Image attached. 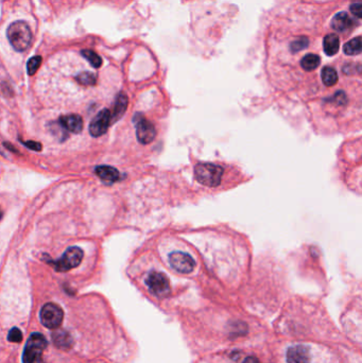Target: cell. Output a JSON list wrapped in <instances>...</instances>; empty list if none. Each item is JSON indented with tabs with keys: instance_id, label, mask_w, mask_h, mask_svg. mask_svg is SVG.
<instances>
[{
	"instance_id": "6da1fadb",
	"label": "cell",
	"mask_w": 362,
	"mask_h": 363,
	"mask_svg": "<svg viewBox=\"0 0 362 363\" xmlns=\"http://www.w3.org/2000/svg\"><path fill=\"white\" fill-rule=\"evenodd\" d=\"M6 36L13 48L19 52L29 49L33 38L32 31L23 20L12 22L6 30Z\"/></svg>"
},
{
	"instance_id": "7a4b0ae2",
	"label": "cell",
	"mask_w": 362,
	"mask_h": 363,
	"mask_svg": "<svg viewBox=\"0 0 362 363\" xmlns=\"http://www.w3.org/2000/svg\"><path fill=\"white\" fill-rule=\"evenodd\" d=\"M224 170L219 165L215 164H199L195 166L194 175L199 183L207 187H217L223 178Z\"/></svg>"
},
{
	"instance_id": "3957f363",
	"label": "cell",
	"mask_w": 362,
	"mask_h": 363,
	"mask_svg": "<svg viewBox=\"0 0 362 363\" xmlns=\"http://www.w3.org/2000/svg\"><path fill=\"white\" fill-rule=\"evenodd\" d=\"M47 345H48V342L42 334L35 333L31 335L26 343L25 350H23V363H36L46 350Z\"/></svg>"
},
{
	"instance_id": "277c9868",
	"label": "cell",
	"mask_w": 362,
	"mask_h": 363,
	"mask_svg": "<svg viewBox=\"0 0 362 363\" xmlns=\"http://www.w3.org/2000/svg\"><path fill=\"white\" fill-rule=\"evenodd\" d=\"M316 355L311 345L294 344L288 347L285 361L286 363H316Z\"/></svg>"
},
{
	"instance_id": "5b68a950",
	"label": "cell",
	"mask_w": 362,
	"mask_h": 363,
	"mask_svg": "<svg viewBox=\"0 0 362 363\" xmlns=\"http://www.w3.org/2000/svg\"><path fill=\"white\" fill-rule=\"evenodd\" d=\"M84 253L80 248L72 247L68 248L62 257L56 262H50L54 269L58 272H67L72 269H75L81 264Z\"/></svg>"
},
{
	"instance_id": "8992f818",
	"label": "cell",
	"mask_w": 362,
	"mask_h": 363,
	"mask_svg": "<svg viewBox=\"0 0 362 363\" xmlns=\"http://www.w3.org/2000/svg\"><path fill=\"white\" fill-rule=\"evenodd\" d=\"M145 282L149 291L157 297H166L171 291L169 279L162 272H150L146 277Z\"/></svg>"
},
{
	"instance_id": "52a82bcc",
	"label": "cell",
	"mask_w": 362,
	"mask_h": 363,
	"mask_svg": "<svg viewBox=\"0 0 362 363\" xmlns=\"http://www.w3.org/2000/svg\"><path fill=\"white\" fill-rule=\"evenodd\" d=\"M39 318L43 323V325L49 329H57L61 326L63 319H64V313L60 306L48 303L43 306L39 313Z\"/></svg>"
},
{
	"instance_id": "ba28073f",
	"label": "cell",
	"mask_w": 362,
	"mask_h": 363,
	"mask_svg": "<svg viewBox=\"0 0 362 363\" xmlns=\"http://www.w3.org/2000/svg\"><path fill=\"white\" fill-rule=\"evenodd\" d=\"M134 121L136 124V136L139 143L143 145L152 143L156 136V130L153 123L139 114L134 118Z\"/></svg>"
},
{
	"instance_id": "9c48e42d",
	"label": "cell",
	"mask_w": 362,
	"mask_h": 363,
	"mask_svg": "<svg viewBox=\"0 0 362 363\" xmlns=\"http://www.w3.org/2000/svg\"><path fill=\"white\" fill-rule=\"evenodd\" d=\"M169 264L177 272L182 274H189L195 267L194 259L184 252H175L169 255Z\"/></svg>"
},
{
	"instance_id": "30bf717a",
	"label": "cell",
	"mask_w": 362,
	"mask_h": 363,
	"mask_svg": "<svg viewBox=\"0 0 362 363\" xmlns=\"http://www.w3.org/2000/svg\"><path fill=\"white\" fill-rule=\"evenodd\" d=\"M112 123V115L108 109H102L90 124V133L93 137H99L106 133Z\"/></svg>"
},
{
	"instance_id": "8fae6325",
	"label": "cell",
	"mask_w": 362,
	"mask_h": 363,
	"mask_svg": "<svg viewBox=\"0 0 362 363\" xmlns=\"http://www.w3.org/2000/svg\"><path fill=\"white\" fill-rule=\"evenodd\" d=\"M59 123L63 128L72 133H80L83 129V120L81 116L73 114L62 116L59 119Z\"/></svg>"
},
{
	"instance_id": "7c38bea8",
	"label": "cell",
	"mask_w": 362,
	"mask_h": 363,
	"mask_svg": "<svg viewBox=\"0 0 362 363\" xmlns=\"http://www.w3.org/2000/svg\"><path fill=\"white\" fill-rule=\"evenodd\" d=\"M355 25V19L351 17L346 12H340L335 15L332 20V27L337 32H345Z\"/></svg>"
},
{
	"instance_id": "4fadbf2b",
	"label": "cell",
	"mask_w": 362,
	"mask_h": 363,
	"mask_svg": "<svg viewBox=\"0 0 362 363\" xmlns=\"http://www.w3.org/2000/svg\"><path fill=\"white\" fill-rule=\"evenodd\" d=\"M128 104H129L128 96L123 92H120L116 98L113 112L111 113L112 122L117 121L118 119H120V118L123 116V114L125 113V110H127Z\"/></svg>"
},
{
	"instance_id": "5bb4252c",
	"label": "cell",
	"mask_w": 362,
	"mask_h": 363,
	"mask_svg": "<svg viewBox=\"0 0 362 363\" xmlns=\"http://www.w3.org/2000/svg\"><path fill=\"white\" fill-rule=\"evenodd\" d=\"M95 172L102 181L109 182V183H114L120 179L119 171L111 166H98Z\"/></svg>"
},
{
	"instance_id": "9a60e30c",
	"label": "cell",
	"mask_w": 362,
	"mask_h": 363,
	"mask_svg": "<svg viewBox=\"0 0 362 363\" xmlns=\"http://www.w3.org/2000/svg\"><path fill=\"white\" fill-rule=\"evenodd\" d=\"M52 340L54 345H56L58 349L62 350H68L73 345V339L67 331L65 330H57L52 334Z\"/></svg>"
},
{
	"instance_id": "2e32d148",
	"label": "cell",
	"mask_w": 362,
	"mask_h": 363,
	"mask_svg": "<svg viewBox=\"0 0 362 363\" xmlns=\"http://www.w3.org/2000/svg\"><path fill=\"white\" fill-rule=\"evenodd\" d=\"M339 47H340V39L337 34L330 33L324 37L323 49L328 57H334L335 54H337L338 50H339Z\"/></svg>"
},
{
	"instance_id": "e0dca14e",
	"label": "cell",
	"mask_w": 362,
	"mask_h": 363,
	"mask_svg": "<svg viewBox=\"0 0 362 363\" xmlns=\"http://www.w3.org/2000/svg\"><path fill=\"white\" fill-rule=\"evenodd\" d=\"M321 64V58L318 54L308 53L304 55L301 60V67L305 72H313L316 70Z\"/></svg>"
},
{
	"instance_id": "ac0fdd59",
	"label": "cell",
	"mask_w": 362,
	"mask_h": 363,
	"mask_svg": "<svg viewBox=\"0 0 362 363\" xmlns=\"http://www.w3.org/2000/svg\"><path fill=\"white\" fill-rule=\"evenodd\" d=\"M321 79L326 86L332 88V86L336 85L338 82L337 70L330 66H325L321 72Z\"/></svg>"
},
{
	"instance_id": "d6986e66",
	"label": "cell",
	"mask_w": 362,
	"mask_h": 363,
	"mask_svg": "<svg viewBox=\"0 0 362 363\" xmlns=\"http://www.w3.org/2000/svg\"><path fill=\"white\" fill-rule=\"evenodd\" d=\"M76 81L78 84L81 86H85V88H90V86H95L97 83V76L91 73V72H81L79 73L76 77Z\"/></svg>"
},
{
	"instance_id": "ffe728a7",
	"label": "cell",
	"mask_w": 362,
	"mask_h": 363,
	"mask_svg": "<svg viewBox=\"0 0 362 363\" xmlns=\"http://www.w3.org/2000/svg\"><path fill=\"white\" fill-rule=\"evenodd\" d=\"M344 53L348 55H357L361 52V38L360 36H357L352 41L346 43L343 46Z\"/></svg>"
},
{
	"instance_id": "44dd1931",
	"label": "cell",
	"mask_w": 362,
	"mask_h": 363,
	"mask_svg": "<svg viewBox=\"0 0 362 363\" xmlns=\"http://www.w3.org/2000/svg\"><path fill=\"white\" fill-rule=\"evenodd\" d=\"M81 54L93 68H100L102 66V59L95 51L90 49H83L81 51Z\"/></svg>"
},
{
	"instance_id": "7402d4cb",
	"label": "cell",
	"mask_w": 362,
	"mask_h": 363,
	"mask_svg": "<svg viewBox=\"0 0 362 363\" xmlns=\"http://www.w3.org/2000/svg\"><path fill=\"white\" fill-rule=\"evenodd\" d=\"M42 64V58L41 57H33L31 58L27 64V70L29 76H33L36 72L38 67Z\"/></svg>"
},
{
	"instance_id": "603a6c76",
	"label": "cell",
	"mask_w": 362,
	"mask_h": 363,
	"mask_svg": "<svg viewBox=\"0 0 362 363\" xmlns=\"http://www.w3.org/2000/svg\"><path fill=\"white\" fill-rule=\"evenodd\" d=\"M7 340L13 343H19L22 340V333L19 328H12L7 336Z\"/></svg>"
},
{
	"instance_id": "cb8c5ba5",
	"label": "cell",
	"mask_w": 362,
	"mask_h": 363,
	"mask_svg": "<svg viewBox=\"0 0 362 363\" xmlns=\"http://www.w3.org/2000/svg\"><path fill=\"white\" fill-rule=\"evenodd\" d=\"M361 9H362V5H361L360 0H357L356 2H354L351 5V12L353 13L354 16L357 17V18H361V16H362Z\"/></svg>"
},
{
	"instance_id": "d4e9b609",
	"label": "cell",
	"mask_w": 362,
	"mask_h": 363,
	"mask_svg": "<svg viewBox=\"0 0 362 363\" xmlns=\"http://www.w3.org/2000/svg\"><path fill=\"white\" fill-rule=\"evenodd\" d=\"M21 143L25 145L27 148H29L31 150H34V151H41V150H42V145L39 143H37V141L30 140V141H21Z\"/></svg>"
},
{
	"instance_id": "484cf974",
	"label": "cell",
	"mask_w": 362,
	"mask_h": 363,
	"mask_svg": "<svg viewBox=\"0 0 362 363\" xmlns=\"http://www.w3.org/2000/svg\"><path fill=\"white\" fill-rule=\"evenodd\" d=\"M241 363H264V362L256 356H246L243 357Z\"/></svg>"
},
{
	"instance_id": "4316f807",
	"label": "cell",
	"mask_w": 362,
	"mask_h": 363,
	"mask_svg": "<svg viewBox=\"0 0 362 363\" xmlns=\"http://www.w3.org/2000/svg\"><path fill=\"white\" fill-rule=\"evenodd\" d=\"M1 219H2V210H1V208H0V220Z\"/></svg>"
}]
</instances>
